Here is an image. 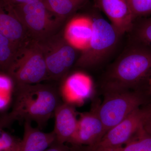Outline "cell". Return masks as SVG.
<instances>
[{
  "label": "cell",
  "mask_w": 151,
  "mask_h": 151,
  "mask_svg": "<svg viewBox=\"0 0 151 151\" xmlns=\"http://www.w3.org/2000/svg\"><path fill=\"white\" fill-rule=\"evenodd\" d=\"M12 108L0 116V127L7 128L14 122H34L42 129L62 103L59 89L38 83L14 86Z\"/></svg>",
  "instance_id": "cell-1"
},
{
  "label": "cell",
  "mask_w": 151,
  "mask_h": 151,
  "mask_svg": "<svg viewBox=\"0 0 151 151\" xmlns=\"http://www.w3.org/2000/svg\"><path fill=\"white\" fill-rule=\"evenodd\" d=\"M151 73V47L135 45L122 53L105 75L106 91L132 89Z\"/></svg>",
  "instance_id": "cell-2"
},
{
  "label": "cell",
  "mask_w": 151,
  "mask_h": 151,
  "mask_svg": "<svg viewBox=\"0 0 151 151\" xmlns=\"http://www.w3.org/2000/svg\"><path fill=\"white\" fill-rule=\"evenodd\" d=\"M8 75L14 86L38 84L49 80L46 63L37 41L29 38L21 45Z\"/></svg>",
  "instance_id": "cell-3"
},
{
  "label": "cell",
  "mask_w": 151,
  "mask_h": 151,
  "mask_svg": "<svg viewBox=\"0 0 151 151\" xmlns=\"http://www.w3.org/2000/svg\"><path fill=\"white\" fill-rule=\"evenodd\" d=\"M92 19V32L88 46L81 52L76 65L81 68L95 67L104 61L118 43L121 35L103 18Z\"/></svg>",
  "instance_id": "cell-4"
},
{
  "label": "cell",
  "mask_w": 151,
  "mask_h": 151,
  "mask_svg": "<svg viewBox=\"0 0 151 151\" xmlns=\"http://www.w3.org/2000/svg\"><path fill=\"white\" fill-rule=\"evenodd\" d=\"M11 7L34 40H42L56 33L63 23L49 10L43 0Z\"/></svg>",
  "instance_id": "cell-5"
},
{
  "label": "cell",
  "mask_w": 151,
  "mask_h": 151,
  "mask_svg": "<svg viewBox=\"0 0 151 151\" xmlns=\"http://www.w3.org/2000/svg\"><path fill=\"white\" fill-rule=\"evenodd\" d=\"M37 41L46 63L49 80H63L76 62V50L68 42L63 33L60 32Z\"/></svg>",
  "instance_id": "cell-6"
},
{
  "label": "cell",
  "mask_w": 151,
  "mask_h": 151,
  "mask_svg": "<svg viewBox=\"0 0 151 151\" xmlns=\"http://www.w3.org/2000/svg\"><path fill=\"white\" fill-rule=\"evenodd\" d=\"M144 101L142 94L132 89L105 92L98 113L106 132L140 108Z\"/></svg>",
  "instance_id": "cell-7"
},
{
  "label": "cell",
  "mask_w": 151,
  "mask_h": 151,
  "mask_svg": "<svg viewBox=\"0 0 151 151\" xmlns=\"http://www.w3.org/2000/svg\"><path fill=\"white\" fill-rule=\"evenodd\" d=\"M145 111L139 108L110 129L86 151H116L128 142L144 126Z\"/></svg>",
  "instance_id": "cell-8"
},
{
  "label": "cell",
  "mask_w": 151,
  "mask_h": 151,
  "mask_svg": "<svg viewBox=\"0 0 151 151\" xmlns=\"http://www.w3.org/2000/svg\"><path fill=\"white\" fill-rule=\"evenodd\" d=\"M99 105L97 103L90 111L80 113L77 131L70 143L71 145L92 146L99 142L106 133L98 113Z\"/></svg>",
  "instance_id": "cell-9"
},
{
  "label": "cell",
  "mask_w": 151,
  "mask_h": 151,
  "mask_svg": "<svg viewBox=\"0 0 151 151\" xmlns=\"http://www.w3.org/2000/svg\"><path fill=\"white\" fill-rule=\"evenodd\" d=\"M59 91L63 102L80 105L89 97L93 89L92 78L86 73L76 72L63 79Z\"/></svg>",
  "instance_id": "cell-10"
},
{
  "label": "cell",
  "mask_w": 151,
  "mask_h": 151,
  "mask_svg": "<svg viewBox=\"0 0 151 151\" xmlns=\"http://www.w3.org/2000/svg\"><path fill=\"white\" fill-rule=\"evenodd\" d=\"M100 8L121 35L134 27L135 18L128 0H98Z\"/></svg>",
  "instance_id": "cell-11"
},
{
  "label": "cell",
  "mask_w": 151,
  "mask_h": 151,
  "mask_svg": "<svg viewBox=\"0 0 151 151\" xmlns=\"http://www.w3.org/2000/svg\"><path fill=\"white\" fill-rule=\"evenodd\" d=\"M77 113L75 106L62 102L54 112L55 127L53 130L57 142L70 143L75 136L77 126Z\"/></svg>",
  "instance_id": "cell-12"
},
{
  "label": "cell",
  "mask_w": 151,
  "mask_h": 151,
  "mask_svg": "<svg viewBox=\"0 0 151 151\" xmlns=\"http://www.w3.org/2000/svg\"><path fill=\"white\" fill-rule=\"evenodd\" d=\"M92 32V18L79 16L73 18L68 22L63 35L71 46L81 52L88 46Z\"/></svg>",
  "instance_id": "cell-13"
},
{
  "label": "cell",
  "mask_w": 151,
  "mask_h": 151,
  "mask_svg": "<svg viewBox=\"0 0 151 151\" xmlns=\"http://www.w3.org/2000/svg\"><path fill=\"white\" fill-rule=\"evenodd\" d=\"M0 34L20 45L29 38L12 7L3 0L0 1Z\"/></svg>",
  "instance_id": "cell-14"
},
{
  "label": "cell",
  "mask_w": 151,
  "mask_h": 151,
  "mask_svg": "<svg viewBox=\"0 0 151 151\" xmlns=\"http://www.w3.org/2000/svg\"><path fill=\"white\" fill-rule=\"evenodd\" d=\"M32 122H24L23 137L18 151H45L56 142L53 131L45 133L32 127Z\"/></svg>",
  "instance_id": "cell-15"
},
{
  "label": "cell",
  "mask_w": 151,
  "mask_h": 151,
  "mask_svg": "<svg viewBox=\"0 0 151 151\" xmlns=\"http://www.w3.org/2000/svg\"><path fill=\"white\" fill-rule=\"evenodd\" d=\"M88 0H43L47 8L63 22Z\"/></svg>",
  "instance_id": "cell-16"
},
{
  "label": "cell",
  "mask_w": 151,
  "mask_h": 151,
  "mask_svg": "<svg viewBox=\"0 0 151 151\" xmlns=\"http://www.w3.org/2000/svg\"><path fill=\"white\" fill-rule=\"evenodd\" d=\"M21 45L0 34V73L8 75Z\"/></svg>",
  "instance_id": "cell-17"
},
{
  "label": "cell",
  "mask_w": 151,
  "mask_h": 151,
  "mask_svg": "<svg viewBox=\"0 0 151 151\" xmlns=\"http://www.w3.org/2000/svg\"><path fill=\"white\" fill-rule=\"evenodd\" d=\"M116 151H151V134L143 126L125 146Z\"/></svg>",
  "instance_id": "cell-18"
},
{
  "label": "cell",
  "mask_w": 151,
  "mask_h": 151,
  "mask_svg": "<svg viewBox=\"0 0 151 151\" xmlns=\"http://www.w3.org/2000/svg\"><path fill=\"white\" fill-rule=\"evenodd\" d=\"M20 142L0 127V151H18Z\"/></svg>",
  "instance_id": "cell-19"
},
{
  "label": "cell",
  "mask_w": 151,
  "mask_h": 151,
  "mask_svg": "<svg viewBox=\"0 0 151 151\" xmlns=\"http://www.w3.org/2000/svg\"><path fill=\"white\" fill-rule=\"evenodd\" d=\"M134 18L151 14V0H128Z\"/></svg>",
  "instance_id": "cell-20"
},
{
  "label": "cell",
  "mask_w": 151,
  "mask_h": 151,
  "mask_svg": "<svg viewBox=\"0 0 151 151\" xmlns=\"http://www.w3.org/2000/svg\"><path fill=\"white\" fill-rule=\"evenodd\" d=\"M135 33L140 41L151 46V17L141 22L136 28Z\"/></svg>",
  "instance_id": "cell-21"
},
{
  "label": "cell",
  "mask_w": 151,
  "mask_h": 151,
  "mask_svg": "<svg viewBox=\"0 0 151 151\" xmlns=\"http://www.w3.org/2000/svg\"><path fill=\"white\" fill-rule=\"evenodd\" d=\"M45 151H74L73 149L70 148L64 144L55 142Z\"/></svg>",
  "instance_id": "cell-22"
},
{
  "label": "cell",
  "mask_w": 151,
  "mask_h": 151,
  "mask_svg": "<svg viewBox=\"0 0 151 151\" xmlns=\"http://www.w3.org/2000/svg\"><path fill=\"white\" fill-rule=\"evenodd\" d=\"M144 127L148 132L151 134V108L146 109Z\"/></svg>",
  "instance_id": "cell-23"
},
{
  "label": "cell",
  "mask_w": 151,
  "mask_h": 151,
  "mask_svg": "<svg viewBox=\"0 0 151 151\" xmlns=\"http://www.w3.org/2000/svg\"><path fill=\"white\" fill-rule=\"evenodd\" d=\"M3 1L7 4L11 6H13L27 4L32 2L42 1V0H3Z\"/></svg>",
  "instance_id": "cell-24"
},
{
  "label": "cell",
  "mask_w": 151,
  "mask_h": 151,
  "mask_svg": "<svg viewBox=\"0 0 151 151\" xmlns=\"http://www.w3.org/2000/svg\"><path fill=\"white\" fill-rule=\"evenodd\" d=\"M150 92L151 93V80L150 81Z\"/></svg>",
  "instance_id": "cell-25"
}]
</instances>
